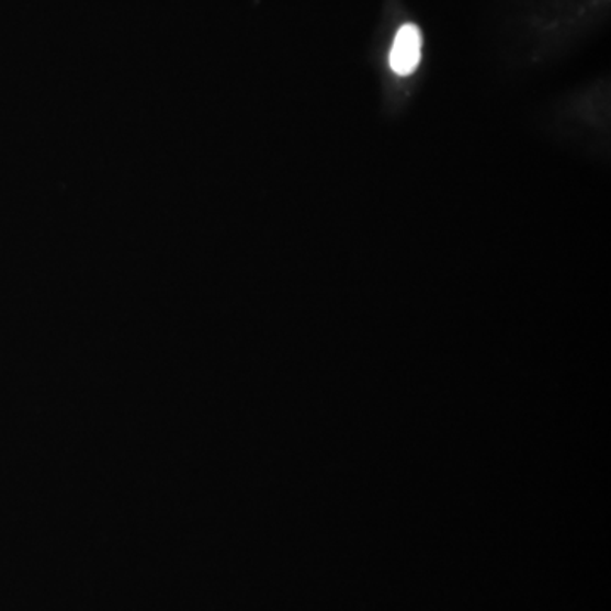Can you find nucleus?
I'll return each mask as SVG.
<instances>
[{
  "label": "nucleus",
  "instance_id": "f257e3e1",
  "mask_svg": "<svg viewBox=\"0 0 611 611\" xmlns=\"http://www.w3.org/2000/svg\"><path fill=\"white\" fill-rule=\"evenodd\" d=\"M421 58V33L415 24L399 27L389 53V67L401 77L411 76Z\"/></svg>",
  "mask_w": 611,
  "mask_h": 611
}]
</instances>
